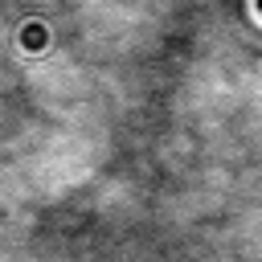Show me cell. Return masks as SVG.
Masks as SVG:
<instances>
[{"mask_svg":"<svg viewBox=\"0 0 262 262\" xmlns=\"http://www.w3.org/2000/svg\"><path fill=\"white\" fill-rule=\"evenodd\" d=\"M258 12H262V0H258Z\"/></svg>","mask_w":262,"mask_h":262,"instance_id":"1","label":"cell"}]
</instances>
